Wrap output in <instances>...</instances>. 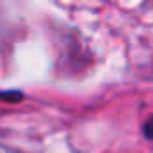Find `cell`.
<instances>
[{
  "label": "cell",
  "mask_w": 153,
  "mask_h": 153,
  "mask_svg": "<svg viewBox=\"0 0 153 153\" xmlns=\"http://www.w3.org/2000/svg\"><path fill=\"white\" fill-rule=\"evenodd\" d=\"M142 133H144V137H146V139L153 140V115H151V117H148V121L142 124Z\"/></svg>",
  "instance_id": "1"
}]
</instances>
